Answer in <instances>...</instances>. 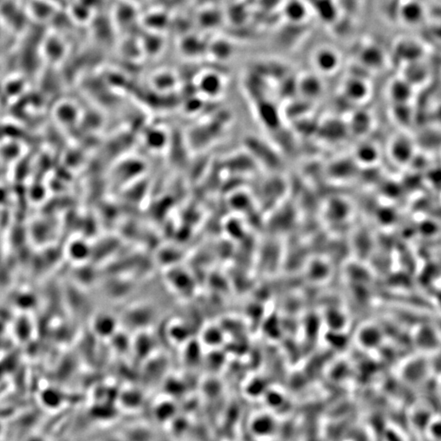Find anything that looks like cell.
Listing matches in <instances>:
<instances>
[{
    "label": "cell",
    "mask_w": 441,
    "mask_h": 441,
    "mask_svg": "<svg viewBox=\"0 0 441 441\" xmlns=\"http://www.w3.org/2000/svg\"><path fill=\"white\" fill-rule=\"evenodd\" d=\"M314 64L319 71L324 73H332L337 70L339 65V57L332 48H323L318 49L314 55Z\"/></svg>",
    "instance_id": "cell-1"
},
{
    "label": "cell",
    "mask_w": 441,
    "mask_h": 441,
    "mask_svg": "<svg viewBox=\"0 0 441 441\" xmlns=\"http://www.w3.org/2000/svg\"><path fill=\"white\" fill-rule=\"evenodd\" d=\"M402 11L404 20L411 24H416L423 18V9L418 3H408Z\"/></svg>",
    "instance_id": "cell-2"
},
{
    "label": "cell",
    "mask_w": 441,
    "mask_h": 441,
    "mask_svg": "<svg viewBox=\"0 0 441 441\" xmlns=\"http://www.w3.org/2000/svg\"><path fill=\"white\" fill-rule=\"evenodd\" d=\"M348 90V93L350 94L355 99H360L365 96L366 94V86L365 84L359 81H349L346 86Z\"/></svg>",
    "instance_id": "cell-3"
}]
</instances>
